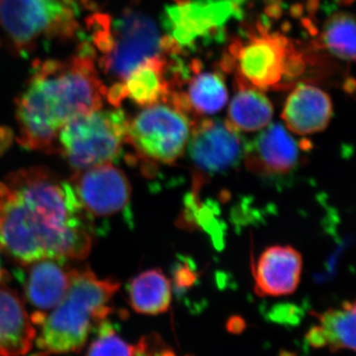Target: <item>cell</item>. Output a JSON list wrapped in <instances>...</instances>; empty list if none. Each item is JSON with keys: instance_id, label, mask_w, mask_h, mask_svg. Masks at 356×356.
<instances>
[{"instance_id": "1", "label": "cell", "mask_w": 356, "mask_h": 356, "mask_svg": "<svg viewBox=\"0 0 356 356\" xmlns=\"http://www.w3.org/2000/svg\"><path fill=\"white\" fill-rule=\"evenodd\" d=\"M72 182L29 168L0 182V248L20 264L86 259L92 227Z\"/></svg>"}, {"instance_id": "2", "label": "cell", "mask_w": 356, "mask_h": 356, "mask_svg": "<svg viewBox=\"0 0 356 356\" xmlns=\"http://www.w3.org/2000/svg\"><path fill=\"white\" fill-rule=\"evenodd\" d=\"M88 46L65 60H47L33 67L16 102L17 140L34 151L56 149L58 133L81 115L102 108L106 97Z\"/></svg>"}, {"instance_id": "3", "label": "cell", "mask_w": 356, "mask_h": 356, "mask_svg": "<svg viewBox=\"0 0 356 356\" xmlns=\"http://www.w3.org/2000/svg\"><path fill=\"white\" fill-rule=\"evenodd\" d=\"M119 287L118 281L97 277L89 269L74 270L67 294L40 324L35 356L81 350L95 325L111 313L110 303Z\"/></svg>"}, {"instance_id": "4", "label": "cell", "mask_w": 356, "mask_h": 356, "mask_svg": "<svg viewBox=\"0 0 356 356\" xmlns=\"http://www.w3.org/2000/svg\"><path fill=\"white\" fill-rule=\"evenodd\" d=\"M88 24L95 54H100L99 67L117 83L149 58L168 53L165 37L161 36L158 26L138 11H125L115 20L96 14L89 18Z\"/></svg>"}, {"instance_id": "5", "label": "cell", "mask_w": 356, "mask_h": 356, "mask_svg": "<svg viewBox=\"0 0 356 356\" xmlns=\"http://www.w3.org/2000/svg\"><path fill=\"white\" fill-rule=\"evenodd\" d=\"M236 70L238 88L278 89L299 76L304 64L286 37L261 24L233 42L224 64Z\"/></svg>"}, {"instance_id": "6", "label": "cell", "mask_w": 356, "mask_h": 356, "mask_svg": "<svg viewBox=\"0 0 356 356\" xmlns=\"http://www.w3.org/2000/svg\"><path fill=\"white\" fill-rule=\"evenodd\" d=\"M128 124L120 109L88 112L60 130L57 149L76 170L113 163L126 143Z\"/></svg>"}, {"instance_id": "7", "label": "cell", "mask_w": 356, "mask_h": 356, "mask_svg": "<svg viewBox=\"0 0 356 356\" xmlns=\"http://www.w3.org/2000/svg\"><path fill=\"white\" fill-rule=\"evenodd\" d=\"M0 24L20 53L40 42L72 40L79 31L74 0H2Z\"/></svg>"}, {"instance_id": "8", "label": "cell", "mask_w": 356, "mask_h": 356, "mask_svg": "<svg viewBox=\"0 0 356 356\" xmlns=\"http://www.w3.org/2000/svg\"><path fill=\"white\" fill-rule=\"evenodd\" d=\"M193 122L172 103L145 107L129 120L126 143L149 163L172 165L188 146Z\"/></svg>"}, {"instance_id": "9", "label": "cell", "mask_w": 356, "mask_h": 356, "mask_svg": "<svg viewBox=\"0 0 356 356\" xmlns=\"http://www.w3.org/2000/svg\"><path fill=\"white\" fill-rule=\"evenodd\" d=\"M243 16V0H175L166 6V37L179 48L222 38L227 25Z\"/></svg>"}, {"instance_id": "10", "label": "cell", "mask_w": 356, "mask_h": 356, "mask_svg": "<svg viewBox=\"0 0 356 356\" xmlns=\"http://www.w3.org/2000/svg\"><path fill=\"white\" fill-rule=\"evenodd\" d=\"M187 147L194 166L193 192L200 191L208 177L238 165L245 151L238 131L227 121L209 119L194 124Z\"/></svg>"}, {"instance_id": "11", "label": "cell", "mask_w": 356, "mask_h": 356, "mask_svg": "<svg viewBox=\"0 0 356 356\" xmlns=\"http://www.w3.org/2000/svg\"><path fill=\"white\" fill-rule=\"evenodd\" d=\"M72 184L91 221L95 218L120 214L130 205V182L125 173L113 163L76 170Z\"/></svg>"}, {"instance_id": "12", "label": "cell", "mask_w": 356, "mask_h": 356, "mask_svg": "<svg viewBox=\"0 0 356 356\" xmlns=\"http://www.w3.org/2000/svg\"><path fill=\"white\" fill-rule=\"evenodd\" d=\"M245 166L267 178L284 177L301 163V144L280 124L266 127L252 142L245 144Z\"/></svg>"}, {"instance_id": "13", "label": "cell", "mask_w": 356, "mask_h": 356, "mask_svg": "<svg viewBox=\"0 0 356 356\" xmlns=\"http://www.w3.org/2000/svg\"><path fill=\"white\" fill-rule=\"evenodd\" d=\"M28 266L20 277L26 300L36 309L31 316L33 324L40 325L47 311L53 310L67 294L74 270L65 268L64 261L58 259H42Z\"/></svg>"}, {"instance_id": "14", "label": "cell", "mask_w": 356, "mask_h": 356, "mask_svg": "<svg viewBox=\"0 0 356 356\" xmlns=\"http://www.w3.org/2000/svg\"><path fill=\"white\" fill-rule=\"evenodd\" d=\"M303 261L289 245L267 248L254 267V290L259 296L280 297L296 291Z\"/></svg>"}, {"instance_id": "15", "label": "cell", "mask_w": 356, "mask_h": 356, "mask_svg": "<svg viewBox=\"0 0 356 356\" xmlns=\"http://www.w3.org/2000/svg\"><path fill=\"white\" fill-rule=\"evenodd\" d=\"M166 64L163 55L149 58L122 83H114L107 89V99L116 107L126 98L143 107L165 102L172 95V86L166 79Z\"/></svg>"}, {"instance_id": "16", "label": "cell", "mask_w": 356, "mask_h": 356, "mask_svg": "<svg viewBox=\"0 0 356 356\" xmlns=\"http://www.w3.org/2000/svg\"><path fill=\"white\" fill-rule=\"evenodd\" d=\"M331 97L323 89L301 83L293 89L283 108V121L290 132L306 136L320 133L332 117Z\"/></svg>"}, {"instance_id": "17", "label": "cell", "mask_w": 356, "mask_h": 356, "mask_svg": "<svg viewBox=\"0 0 356 356\" xmlns=\"http://www.w3.org/2000/svg\"><path fill=\"white\" fill-rule=\"evenodd\" d=\"M36 337V327L19 296L0 287V356L27 355Z\"/></svg>"}, {"instance_id": "18", "label": "cell", "mask_w": 356, "mask_h": 356, "mask_svg": "<svg viewBox=\"0 0 356 356\" xmlns=\"http://www.w3.org/2000/svg\"><path fill=\"white\" fill-rule=\"evenodd\" d=\"M315 316L318 325L312 327L307 334L311 346L327 348L332 353L341 350L356 353V300Z\"/></svg>"}, {"instance_id": "19", "label": "cell", "mask_w": 356, "mask_h": 356, "mask_svg": "<svg viewBox=\"0 0 356 356\" xmlns=\"http://www.w3.org/2000/svg\"><path fill=\"white\" fill-rule=\"evenodd\" d=\"M194 76L189 81L185 95H172L170 102L186 112L200 115L217 113L228 102V90L220 74L199 72L197 64H193Z\"/></svg>"}, {"instance_id": "20", "label": "cell", "mask_w": 356, "mask_h": 356, "mask_svg": "<svg viewBox=\"0 0 356 356\" xmlns=\"http://www.w3.org/2000/svg\"><path fill=\"white\" fill-rule=\"evenodd\" d=\"M129 303L143 315L165 313L172 303V284L161 269L140 273L128 284Z\"/></svg>"}, {"instance_id": "21", "label": "cell", "mask_w": 356, "mask_h": 356, "mask_svg": "<svg viewBox=\"0 0 356 356\" xmlns=\"http://www.w3.org/2000/svg\"><path fill=\"white\" fill-rule=\"evenodd\" d=\"M273 116V104L261 90L242 86L232 99L226 121L238 132H255L266 128Z\"/></svg>"}, {"instance_id": "22", "label": "cell", "mask_w": 356, "mask_h": 356, "mask_svg": "<svg viewBox=\"0 0 356 356\" xmlns=\"http://www.w3.org/2000/svg\"><path fill=\"white\" fill-rule=\"evenodd\" d=\"M321 41L332 55L356 62V17L344 13L334 14L325 22Z\"/></svg>"}, {"instance_id": "23", "label": "cell", "mask_w": 356, "mask_h": 356, "mask_svg": "<svg viewBox=\"0 0 356 356\" xmlns=\"http://www.w3.org/2000/svg\"><path fill=\"white\" fill-rule=\"evenodd\" d=\"M146 344L132 346L117 334L113 325L102 321L97 327V336L88 348V356H143Z\"/></svg>"}, {"instance_id": "24", "label": "cell", "mask_w": 356, "mask_h": 356, "mask_svg": "<svg viewBox=\"0 0 356 356\" xmlns=\"http://www.w3.org/2000/svg\"><path fill=\"white\" fill-rule=\"evenodd\" d=\"M156 356H175V353H172V351L165 350V351H161V353H159V355H158Z\"/></svg>"}, {"instance_id": "25", "label": "cell", "mask_w": 356, "mask_h": 356, "mask_svg": "<svg viewBox=\"0 0 356 356\" xmlns=\"http://www.w3.org/2000/svg\"><path fill=\"white\" fill-rule=\"evenodd\" d=\"M3 278H4V271L1 267V262H0V282H1L2 280H3Z\"/></svg>"}, {"instance_id": "26", "label": "cell", "mask_w": 356, "mask_h": 356, "mask_svg": "<svg viewBox=\"0 0 356 356\" xmlns=\"http://www.w3.org/2000/svg\"><path fill=\"white\" fill-rule=\"evenodd\" d=\"M1 1H2V0H0V4H1Z\"/></svg>"}]
</instances>
